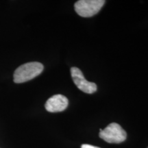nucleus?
<instances>
[{
    "label": "nucleus",
    "instance_id": "1",
    "mask_svg": "<svg viewBox=\"0 0 148 148\" xmlns=\"http://www.w3.org/2000/svg\"><path fill=\"white\" fill-rule=\"evenodd\" d=\"M43 69V65L38 62H31L22 64L14 71V82L19 84L31 80L39 75Z\"/></svg>",
    "mask_w": 148,
    "mask_h": 148
},
{
    "label": "nucleus",
    "instance_id": "2",
    "mask_svg": "<svg viewBox=\"0 0 148 148\" xmlns=\"http://www.w3.org/2000/svg\"><path fill=\"white\" fill-rule=\"evenodd\" d=\"M99 137L109 143H121L126 139V132L116 123H111L103 130H100Z\"/></svg>",
    "mask_w": 148,
    "mask_h": 148
},
{
    "label": "nucleus",
    "instance_id": "3",
    "mask_svg": "<svg viewBox=\"0 0 148 148\" xmlns=\"http://www.w3.org/2000/svg\"><path fill=\"white\" fill-rule=\"evenodd\" d=\"M106 1L104 0H79L74 5L75 12L83 17H90L99 12Z\"/></svg>",
    "mask_w": 148,
    "mask_h": 148
},
{
    "label": "nucleus",
    "instance_id": "4",
    "mask_svg": "<svg viewBox=\"0 0 148 148\" xmlns=\"http://www.w3.org/2000/svg\"><path fill=\"white\" fill-rule=\"evenodd\" d=\"M71 74L73 82L79 90L86 93L91 94L97 90V85L95 83L88 82L84 77L81 70L77 67H72Z\"/></svg>",
    "mask_w": 148,
    "mask_h": 148
},
{
    "label": "nucleus",
    "instance_id": "5",
    "mask_svg": "<svg viewBox=\"0 0 148 148\" xmlns=\"http://www.w3.org/2000/svg\"><path fill=\"white\" fill-rule=\"evenodd\" d=\"M69 100L62 95H55L46 101L45 109L49 112H58L64 111L67 108Z\"/></svg>",
    "mask_w": 148,
    "mask_h": 148
},
{
    "label": "nucleus",
    "instance_id": "6",
    "mask_svg": "<svg viewBox=\"0 0 148 148\" xmlns=\"http://www.w3.org/2000/svg\"><path fill=\"white\" fill-rule=\"evenodd\" d=\"M81 148H100V147H96V146L91 145H88V144H83V145H82V146H81Z\"/></svg>",
    "mask_w": 148,
    "mask_h": 148
},
{
    "label": "nucleus",
    "instance_id": "7",
    "mask_svg": "<svg viewBox=\"0 0 148 148\" xmlns=\"http://www.w3.org/2000/svg\"><path fill=\"white\" fill-rule=\"evenodd\" d=\"M147 148H148V147H147Z\"/></svg>",
    "mask_w": 148,
    "mask_h": 148
}]
</instances>
